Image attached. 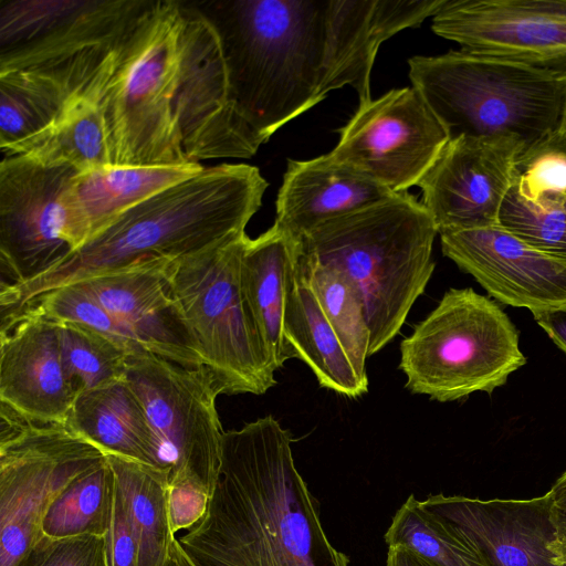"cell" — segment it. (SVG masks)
<instances>
[{"label": "cell", "mask_w": 566, "mask_h": 566, "mask_svg": "<svg viewBox=\"0 0 566 566\" xmlns=\"http://www.w3.org/2000/svg\"><path fill=\"white\" fill-rule=\"evenodd\" d=\"M8 65L95 106L111 165L249 158L263 144L230 101L219 36L193 1L80 0Z\"/></svg>", "instance_id": "obj_1"}, {"label": "cell", "mask_w": 566, "mask_h": 566, "mask_svg": "<svg viewBox=\"0 0 566 566\" xmlns=\"http://www.w3.org/2000/svg\"><path fill=\"white\" fill-rule=\"evenodd\" d=\"M444 0H203L214 28L230 101L265 143L280 127L352 86L370 98L382 42L433 17Z\"/></svg>", "instance_id": "obj_2"}, {"label": "cell", "mask_w": 566, "mask_h": 566, "mask_svg": "<svg viewBox=\"0 0 566 566\" xmlns=\"http://www.w3.org/2000/svg\"><path fill=\"white\" fill-rule=\"evenodd\" d=\"M177 542L195 566L349 564L328 541L289 431L273 416L223 432L206 514Z\"/></svg>", "instance_id": "obj_3"}, {"label": "cell", "mask_w": 566, "mask_h": 566, "mask_svg": "<svg viewBox=\"0 0 566 566\" xmlns=\"http://www.w3.org/2000/svg\"><path fill=\"white\" fill-rule=\"evenodd\" d=\"M266 188L268 181L254 166L203 167L127 210L42 274L0 285L1 317L56 287L149 259L180 260L237 239L245 233Z\"/></svg>", "instance_id": "obj_4"}, {"label": "cell", "mask_w": 566, "mask_h": 566, "mask_svg": "<svg viewBox=\"0 0 566 566\" xmlns=\"http://www.w3.org/2000/svg\"><path fill=\"white\" fill-rule=\"evenodd\" d=\"M438 230L407 191L314 228L301 252L343 271L357 287L369 329V357L400 332L433 273Z\"/></svg>", "instance_id": "obj_5"}, {"label": "cell", "mask_w": 566, "mask_h": 566, "mask_svg": "<svg viewBox=\"0 0 566 566\" xmlns=\"http://www.w3.org/2000/svg\"><path fill=\"white\" fill-rule=\"evenodd\" d=\"M408 63L412 86L450 139L512 136L525 154L562 132L566 70L462 49Z\"/></svg>", "instance_id": "obj_6"}, {"label": "cell", "mask_w": 566, "mask_h": 566, "mask_svg": "<svg viewBox=\"0 0 566 566\" xmlns=\"http://www.w3.org/2000/svg\"><path fill=\"white\" fill-rule=\"evenodd\" d=\"M525 364L515 325L471 287L448 290L400 344L405 387L439 402L492 394Z\"/></svg>", "instance_id": "obj_7"}, {"label": "cell", "mask_w": 566, "mask_h": 566, "mask_svg": "<svg viewBox=\"0 0 566 566\" xmlns=\"http://www.w3.org/2000/svg\"><path fill=\"white\" fill-rule=\"evenodd\" d=\"M248 235L171 263L167 283L220 394L263 395L276 380L240 280Z\"/></svg>", "instance_id": "obj_8"}, {"label": "cell", "mask_w": 566, "mask_h": 566, "mask_svg": "<svg viewBox=\"0 0 566 566\" xmlns=\"http://www.w3.org/2000/svg\"><path fill=\"white\" fill-rule=\"evenodd\" d=\"M0 418V566H21L52 501L106 454L67 423L32 420L1 402Z\"/></svg>", "instance_id": "obj_9"}, {"label": "cell", "mask_w": 566, "mask_h": 566, "mask_svg": "<svg viewBox=\"0 0 566 566\" xmlns=\"http://www.w3.org/2000/svg\"><path fill=\"white\" fill-rule=\"evenodd\" d=\"M125 379L164 447L169 486L191 484L211 497L224 431L216 407L220 391L210 371L180 366L142 346L128 353Z\"/></svg>", "instance_id": "obj_10"}, {"label": "cell", "mask_w": 566, "mask_h": 566, "mask_svg": "<svg viewBox=\"0 0 566 566\" xmlns=\"http://www.w3.org/2000/svg\"><path fill=\"white\" fill-rule=\"evenodd\" d=\"M78 172L29 157L3 156L0 164L1 285L19 284L76 251L66 191Z\"/></svg>", "instance_id": "obj_11"}, {"label": "cell", "mask_w": 566, "mask_h": 566, "mask_svg": "<svg viewBox=\"0 0 566 566\" xmlns=\"http://www.w3.org/2000/svg\"><path fill=\"white\" fill-rule=\"evenodd\" d=\"M339 132L329 155L396 193L418 186L450 140L413 86L359 104Z\"/></svg>", "instance_id": "obj_12"}, {"label": "cell", "mask_w": 566, "mask_h": 566, "mask_svg": "<svg viewBox=\"0 0 566 566\" xmlns=\"http://www.w3.org/2000/svg\"><path fill=\"white\" fill-rule=\"evenodd\" d=\"M523 144L512 136L450 139L418 186L438 233L499 224Z\"/></svg>", "instance_id": "obj_13"}, {"label": "cell", "mask_w": 566, "mask_h": 566, "mask_svg": "<svg viewBox=\"0 0 566 566\" xmlns=\"http://www.w3.org/2000/svg\"><path fill=\"white\" fill-rule=\"evenodd\" d=\"M431 27L462 50L566 70V0H444Z\"/></svg>", "instance_id": "obj_14"}, {"label": "cell", "mask_w": 566, "mask_h": 566, "mask_svg": "<svg viewBox=\"0 0 566 566\" xmlns=\"http://www.w3.org/2000/svg\"><path fill=\"white\" fill-rule=\"evenodd\" d=\"M444 256L499 302L531 312L566 304V260L544 253L499 224L440 233Z\"/></svg>", "instance_id": "obj_15"}, {"label": "cell", "mask_w": 566, "mask_h": 566, "mask_svg": "<svg viewBox=\"0 0 566 566\" xmlns=\"http://www.w3.org/2000/svg\"><path fill=\"white\" fill-rule=\"evenodd\" d=\"M453 524L489 566H566L551 548L556 538L551 491L527 500H480L436 494L421 501Z\"/></svg>", "instance_id": "obj_16"}, {"label": "cell", "mask_w": 566, "mask_h": 566, "mask_svg": "<svg viewBox=\"0 0 566 566\" xmlns=\"http://www.w3.org/2000/svg\"><path fill=\"white\" fill-rule=\"evenodd\" d=\"M0 323V402L32 420L67 423L80 392L64 373L55 323L30 307Z\"/></svg>", "instance_id": "obj_17"}, {"label": "cell", "mask_w": 566, "mask_h": 566, "mask_svg": "<svg viewBox=\"0 0 566 566\" xmlns=\"http://www.w3.org/2000/svg\"><path fill=\"white\" fill-rule=\"evenodd\" d=\"M175 261L149 259L78 284L147 350L180 366L199 368L205 366L203 359L167 283L168 269Z\"/></svg>", "instance_id": "obj_18"}, {"label": "cell", "mask_w": 566, "mask_h": 566, "mask_svg": "<svg viewBox=\"0 0 566 566\" xmlns=\"http://www.w3.org/2000/svg\"><path fill=\"white\" fill-rule=\"evenodd\" d=\"M395 193L329 154L289 160L277 193L274 226L301 241L321 223Z\"/></svg>", "instance_id": "obj_19"}, {"label": "cell", "mask_w": 566, "mask_h": 566, "mask_svg": "<svg viewBox=\"0 0 566 566\" xmlns=\"http://www.w3.org/2000/svg\"><path fill=\"white\" fill-rule=\"evenodd\" d=\"M202 168L200 164L106 165L78 171L66 191L76 251L127 210Z\"/></svg>", "instance_id": "obj_20"}, {"label": "cell", "mask_w": 566, "mask_h": 566, "mask_svg": "<svg viewBox=\"0 0 566 566\" xmlns=\"http://www.w3.org/2000/svg\"><path fill=\"white\" fill-rule=\"evenodd\" d=\"M301 241L272 226L245 240L240 268L242 292L272 367L293 355L284 338V313L297 273Z\"/></svg>", "instance_id": "obj_21"}, {"label": "cell", "mask_w": 566, "mask_h": 566, "mask_svg": "<svg viewBox=\"0 0 566 566\" xmlns=\"http://www.w3.org/2000/svg\"><path fill=\"white\" fill-rule=\"evenodd\" d=\"M67 424L105 454L170 473L164 447L125 377L80 392Z\"/></svg>", "instance_id": "obj_22"}, {"label": "cell", "mask_w": 566, "mask_h": 566, "mask_svg": "<svg viewBox=\"0 0 566 566\" xmlns=\"http://www.w3.org/2000/svg\"><path fill=\"white\" fill-rule=\"evenodd\" d=\"M284 338L293 358L304 361L322 387L350 398L368 391V379L357 374L298 266L287 296Z\"/></svg>", "instance_id": "obj_23"}, {"label": "cell", "mask_w": 566, "mask_h": 566, "mask_svg": "<svg viewBox=\"0 0 566 566\" xmlns=\"http://www.w3.org/2000/svg\"><path fill=\"white\" fill-rule=\"evenodd\" d=\"M126 501L138 544V566H164L175 534L169 516V472L106 454Z\"/></svg>", "instance_id": "obj_24"}, {"label": "cell", "mask_w": 566, "mask_h": 566, "mask_svg": "<svg viewBox=\"0 0 566 566\" xmlns=\"http://www.w3.org/2000/svg\"><path fill=\"white\" fill-rule=\"evenodd\" d=\"M3 155H21L43 165L70 166L78 171L111 165L103 117L83 99H67L49 128Z\"/></svg>", "instance_id": "obj_25"}, {"label": "cell", "mask_w": 566, "mask_h": 566, "mask_svg": "<svg viewBox=\"0 0 566 566\" xmlns=\"http://www.w3.org/2000/svg\"><path fill=\"white\" fill-rule=\"evenodd\" d=\"M298 271L337 334L357 374L368 379L370 329L361 296L343 271L301 252Z\"/></svg>", "instance_id": "obj_26"}, {"label": "cell", "mask_w": 566, "mask_h": 566, "mask_svg": "<svg viewBox=\"0 0 566 566\" xmlns=\"http://www.w3.org/2000/svg\"><path fill=\"white\" fill-rule=\"evenodd\" d=\"M115 476L107 458L73 479L52 501L41 537L106 536L112 520Z\"/></svg>", "instance_id": "obj_27"}, {"label": "cell", "mask_w": 566, "mask_h": 566, "mask_svg": "<svg viewBox=\"0 0 566 566\" xmlns=\"http://www.w3.org/2000/svg\"><path fill=\"white\" fill-rule=\"evenodd\" d=\"M65 97L48 77L29 71H0L2 154L34 138L59 117Z\"/></svg>", "instance_id": "obj_28"}, {"label": "cell", "mask_w": 566, "mask_h": 566, "mask_svg": "<svg viewBox=\"0 0 566 566\" xmlns=\"http://www.w3.org/2000/svg\"><path fill=\"white\" fill-rule=\"evenodd\" d=\"M384 537L388 546L409 548L434 566H489L458 527L412 494L397 510Z\"/></svg>", "instance_id": "obj_29"}, {"label": "cell", "mask_w": 566, "mask_h": 566, "mask_svg": "<svg viewBox=\"0 0 566 566\" xmlns=\"http://www.w3.org/2000/svg\"><path fill=\"white\" fill-rule=\"evenodd\" d=\"M53 322L64 373L78 392L125 377L128 352L114 339L82 324Z\"/></svg>", "instance_id": "obj_30"}, {"label": "cell", "mask_w": 566, "mask_h": 566, "mask_svg": "<svg viewBox=\"0 0 566 566\" xmlns=\"http://www.w3.org/2000/svg\"><path fill=\"white\" fill-rule=\"evenodd\" d=\"M499 226L528 245L566 260V191L530 201L514 182L502 203Z\"/></svg>", "instance_id": "obj_31"}, {"label": "cell", "mask_w": 566, "mask_h": 566, "mask_svg": "<svg viewBox=\"0 0 566 566\" xmlns=\"http://www.w3.org/2000/svg\"><path fill=\"white\" fill-rule=\"evenodd\" d=\"M24 307H30L53 321L91 327L114 339L128 353L142 347L135 336L78 283L51 290L22 308Z\"/></svg>", "instance_id": "obj_32"}, {"label": "cell", "mask_w": 566, "mask_h": 566, "mask_svg": "<svg viewBox=\"0 0 566 566\" xmlns=\"http://www.w3.org/2000/svg\"><path fill=\"white\" fill-rule=\"evenodd\" d=\"M515 185L530 201L544 193L566 191V153L549 140L525 153L516 164Z\"/></svg>", "instance_id": "obj_33"}, {"label": "cell", "mask_w": 566, "mask_h": 566, "mask_svg": "<svg viewBox=\"0 0 566 566\" xmlns=\"http://www.w3.org/2000/svg\"><path fill=\"white\" fill-rule=\"evenodd\" d=\"M21 566H107L105 537L81 535L51 539L42 536Z\"/></svg>", "instance_id": "obj_34"}, {"label": "cell", "mask_w": 566, "mask_h": 566, "mask_svg": "<svg viewBox=\"0 0 566 566\" xmlns=\"http://www.w3.org/2000/svg\"><path fill=\"white\" fill-rule=\"evenodd\" d=\"M107 566H138V544L126 501L115 481L109 530L105 536Z\"/></svg>", "instance_id": "obj_35"}, {"label": "cell", "mask_w": 566, "mask_h": 566, "mask_svg": "<svg viewBox=\"0 0 566 566\" xmlns=\"http://www.w3.org/2000/svg\"><path fill=\"white\" fill-rule=\"evenodd\" d=\"M210 496L191 484L169 486L168 503L170 525L174 534L189 530L206 514Z\"/></svg>", "instance_id": "obj_36"}, {"label": "cell", "mask_w": 566, "mask_h": 566, "mask_svg": "<svg viewBox=\"0 0 566 566\" xmlns=\"http://www.w3.org/2000/svg\"><path fill=\"white\" fill-rule=\"evenodd\" d=\"M531 313L554 344L566 354V304L555 308L536 310Z\"/></svg>", "instance_id": "obj_37"}, {"label": "cell", "mask_w": 566, "mask_h": 566, "mask_svg": "<svg viewBox=\"0 0 566 566\" xmlns=\"http://www.w3.org/2000/svg\"><path fill=\"white\" fill-rule=\"evenodd\" d=\"M552 517L556 527V538L551 548L557 555V562L566 564V504L553 503Z\"/></svg>", "instance_id": "obj_38"}, {"label": "cell", "mask_w": 566, "mask_h": 566, "mask_svg": "<svg viewBox=\"0 0 566 566\" xmlns=\"http://www.w3.org/2000/svg\"><path fill=\"white\" fill-rule=\"evenodd\" d=\"M386 566H434L413 551L402 546H389Z\"/></svg>", "instance_id": "obj_39"}, {"label": "cell", "mask_w": 566, "mask_h": 566, "mask_svg": "<svg viewBox=\"0 0 566 566\" xmlns=\"http://www.w3.org/2000/svg\"><path fill=\"white\" fill-rule=\"evenodd\" d=\"M555 503L566 504V472H564L549 490Z\"/></svg>", "instance_id": "obj_40"}, {"label": "cell", "mask_w": 566, "mask_h": 566, "mask_svg": "<svg viewBox=\"0 0 566 566\" xmlns=\"http://www.w3.org/2000/svg\"><path fill=\"white\" fill-rule=\"evenodd\" d=\"M170 551L179 566H195L180 547L179 543L177 542V538H175Z\"/></svg>", "instance_id": "obj_41"}, {"label": "cell", "mask_w": 566, "mask_h": 566, "mask_svg": "<svg viewBox=\"0 0 566 566\" xmlns=\"http://www.w3.org/2000/svg\"><path fill=\"white\" fill-rule=\"evenodd\" d=\"M549 142L566 153V134L559 133L551 138Z\"/></svg>", "instance_id": "obj_42"}, {"label": "cell", "mask_w": 566, "mask_h": 566, "mask_svg": "<svg viewBox=\"0 0 566 566\" xmlns=\"http://www.w3.org/2000/svg\"><path fill=\"white\" fill-rule=\"evenodd\" d=\"M164 566H179L175 556L172 555L171 551H170V556L169 558L167 559V562L165 563Z\"/></svg>", "instance_id": "obj_43"}, {"label": "cell", "mask_w": 566, "mask_h": 566, "mask_svg": "<svg viewBox=\"0 0 566 566\" xmlns=\"http://www.w3.org/2000/svg\"><path fill=\"white\" fill-rule=\"evenodd\" d=\"M563 134H566V113H565V118H564V123H563V127H562V132Z\"/></svg>", "instance_id": "obj_44"}]
</instances>
